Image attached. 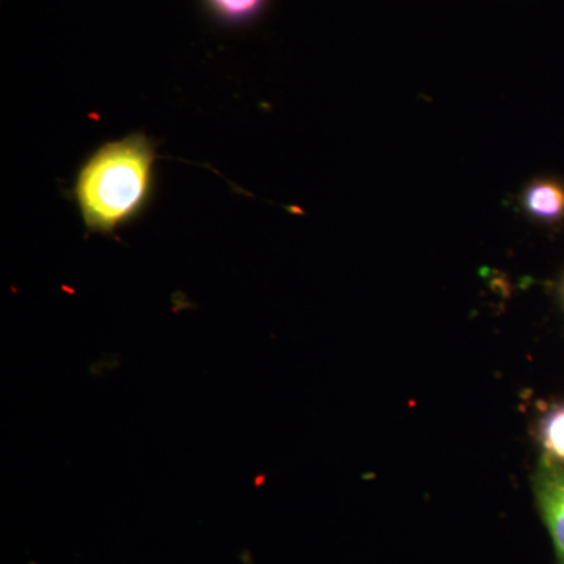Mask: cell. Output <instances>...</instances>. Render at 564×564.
Masks as SVG:
<instances>
[{"instance_id":"6da1fadb","label":"cell","mask_w":564,"mask_h":564,"mask_svg":"<svg viewBox=\"0 0 564 564\" xmlns=\"http://www.w3.org/2000/svg\"><path fill=\"white\" fill-rule=\"evenodd\" d=\"M155 147L135 133L104 144L85 162L74 199L91 232L111 234L132 220L150 198Z\"/></svg>"},{"instance_id":"7a4b0ae2","label":"cell","mask_w":564,"mask_h":564,"mask_svg":"<svg viewBox=\"0 0 564 564\" xmlns=\"http://www.w3.org/2000/svg\"><path fill=\"white\" fill-rule=\"evenodd\" d=\"M538 511L554 543L556 562L564 564V467L549 455L541 456L533 475Z\"/></svg>"},{"instance_id":"3957f363","label":"cell","mask_w":564,"mask_h":564,"mask_svg":"<svg viewBox=\"0 0 564 564\" xmlns=\"http://www.w3.org/2000/svg\"><path fill=\"white\" fill-rule=\"evenodd\" d=\"M522 209L533 220L556 225L564 220V185L554 180H536L522 193Z\"/></svg>"},{"instance_id":"277c9868","label":"cell","mask_w":564,"mask_h":564,"mask_svg":"<svg viewBox=\"0 0 564 564\" xmlns=\"http://www.w3.org/2000/svg\"><path fill=\"white\" fill-rule=\"evenodd\" d=\"M538 440L551 458L564 464V403L545 411L538 422Z\"/></svg>"},{"instance_id":"5b68a950","label":"cell","mask_w":564,"mask_h":564,"mask_svg":"<svg viewBox=\"0 0 564 564\" xmlns=\"http://www.w3.org/2000/svg\"><path fill=\"white\" fill-rule=\"evenodd\" d=\"M267 0H206L207 7L225 21H245L256 17Z\"/></svg>"},{"instance_id":"8992f818","label":"cell","mask_w":564,"mask_h":564,"mask_svg":"<svg viewBox=\"0 0 564 564\" xmlns=\"http://www.w3.org/2000/svg\"><path fill=\"white\" fill-rule=\"evenodd\" d=\"M563 299H564V288H563Z\"/></svg>"}]
</instances>
